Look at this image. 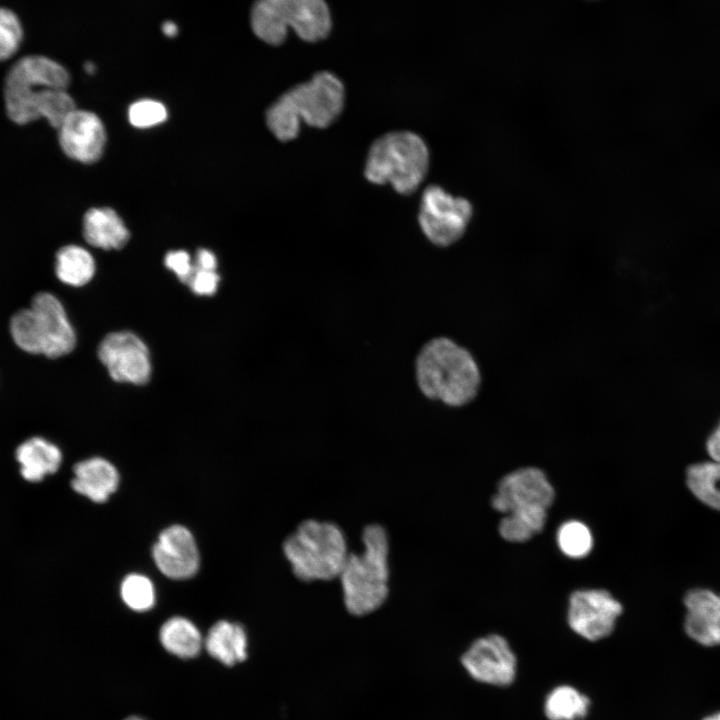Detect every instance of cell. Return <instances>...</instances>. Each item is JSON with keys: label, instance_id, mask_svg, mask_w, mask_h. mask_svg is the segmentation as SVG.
Segmentation results:
<instances>
[{"label": "cell", "instance_id": "17", "mask_svg": "<svg viewBox=\"0 0 720 720\" xmlns=\"http://www.w3.org/2000/svg\"><path fill=\"white\" fill-rule=\"evenodd\" d=\"M83 236L94 247L121 249L129 240V230L113 209L91 208L83 218Z\"/></svg>", "mask_w": 720, "mask_h": 720}, {"label": "cell", "instance_id": "16", "mask_svg": "<svg viewBox=\"0 0 720 720\" xmlns=\"http://www.w3.org/2000/svg\"><path fill=\"white\" fill-rule=\"evenodd\" d=\"M71 486L75 492L95 503H104L117 490L120 477L112 463L102 457L78 462L73 468Z\"/></svg>", "mask_w": 720, "mask_h": 720}, {"label": "cell", "instance_id": "14", "mask_svg": "<svg viewBox=\"0 0 720 720\" xmlns=\"http://www.w3.org/2000/svg\"><path fill=\"white\" fill-rule=\"evenodd\" d=\"M152 557L159 571L174 580L193 577L200 565L194 536L182 525L169 526L160 533Z\"/></svg>", "mask_w": 720, "mask_h": 720}, {"label": "cell", "instance_id": "26", "mask_svg": "<svg viewBox=\"0 0 720 720\" xmlns=\"http://www.w3.org/2000/svg\"><path fill=\"white\" fill-rule=\"evenodd\" d=\"M684 630L692 640L702 646L720 645V616L718 615L686 613Z\"/></svg>", "mask_w": 720, "mask_h": 720}, {"label": "cell", "instance_id": "25", "mask_svg": "<svg viewBox=\"0 0 720 720\" xmlns=\"http://www.w3.org/2000/svg\"><path fill=\"white\" fill-rule=\"evenodd\" d=\"M123 602L136 612H145L155 603V588L152 581L142 574L127 575L120 586Z\"/></svg>", "mask_w": 720, "mask_h": 720}, {"label": "cell", "instance_id": "11", "mask_svg": "<svg viewBox=\"0 0 720 720\" xmlns=\"http://www.w3.org/2000/svg\"><path fill=\"white\" fill-rule=\"evenodd\" d=\"M461 664L475 681L492 686H511L517 677L518 661L508 640L496 633L474 640L461 656Z\"/></svg>", "mask_w": 720, "mask_h": 720}, {"label": "cell", "instance_id": "33", "mask_svg": "<svg viewBox=\"0 0 720 720\" xmlns=\"http://www.w3.org/2000/svg\"><path fill=\"white\" fill-rule=\"evenodd\" d=\"M162 32L167 37H175L178 32V27L175 23H173L171 21H167V22L163 23V25H162Z\"/></svg>", "mask_w": 720, "mask_h": 720}, {"label": "cell", "instance_id": "5", "mask_svg": "<svg viewBox=\"0 0 720 720\" xmlns=\"http://www.w3.org/2000/svg\"><path fill=\"white\" fill-rule=\"evenodd\" d=\"M429 166L430 154L425 141L414 132L396 130L381 135L371 144L364 176L373 184H390L397 193L410 195L425 180Z\"/></svg>", "mask_w": 720, "mask_h": 720}, {"label": "cell", "instance_id": "21", "mask_svg": "<svg viewBox=\"0 0 720 720\" xmlns=\"http://www.w3.org/2000/svg\"><path fill=\"white\" fill-rule=\"evenodd\" d=\"M685 483L698 501L720 512V462L707 459L689 465Z\"/></svg>", "mask_w": 720, "mask_h": 720}, {"label": "cell", "instance_id": "20", "mask_svg": "<svg viewBox=\"0 0 720 720\" xmlns=\"http://www.w3.org/2000/svg\"><path fill=\"white\" fill-rule=\"evenodd\" d=\"M591 708V700L570 684L553 687L545 696L543 712L547 720H583Z\"/></svg>", "mask_w": 720, "mask_h": 720}, {"label": "cell", "instance_id": "1", "mask_svg": "<svg viewBox=\"0 0 720 720\" xmlns=\"http://www.w3.org/2000/svg\"><path fill=\"white\" fill-rule=\"evenodd\" d=\"M413 375L423 398L450 409L472 405L484 384L483 369L475 353L447 335L431 337L419 347Z\"/></svg>", "mask_w": 720, "mask_h": 720}, {"label": "cell", "instance_id": "31", "mask_svg": "<svg viewBox=\"0 0 720 720\" xmlns=\"http://www.w3.org/2000/svg\"><path fill=\"white\" fill-rule=\"evenodd\" d=\"M705 451L708 459L720 462V419L706 437Z\"/></svg>", "mask_w": 720, "mask_h": 720}, {"label": "cell", "instance_id": "15", "mask_svg": "<svg viewBox=\"0 0 720 720\" xmlns=\"http://www.w3.org/2000/svg\"><path fill=\"white\" fill-rule=\"evenodd\" d=\"M57 130L59 144L71 159L90 164L101 158L106 143V132L101 119L96 114L76 108Z\"/></svg>", "mask_w": 720, "mask_h": 720}, {"label": "cell", "instance_id": "6", "mask_svg": "<svg viewBox=\"0 0 720 720\" xmlns=\"http://www.w3.org/2000/svg\"><path fill=\"white\" fill-rule=\"evenodd\" d=\"M283 553L297 579L315 582L338 579L350 552L336 523L309 519L286 538Z\"/></svg>", "mask_w": 720, "mask_h": 720}, {"label": "cell", "instance_id": "27", "mask_svg": "<svg viewBox=\"0 0 720 720\" xmlns=\"http://www.w3.org/2000/svg\"><path fill=\"white\" fill-rule=\"evenodd\" d=\"M23 26L17 14L0 7V61L11 58L23 41Z\"/></svg>", "mask_w": 720, "mask_h": 720}, {"label": "cell", "instance_id": "22", "mask_svg": "<svg viewBox=\"0 0 720 720\" xmlns=\"http://www.w3.org/2000/svg\"><path fill=\"white\" fill-rule=\"evenodd\" d=\"M159 638L169 653L184 659L197 656L203 645L195 624L180 616L172 617L162 625Z\"/></svg>", "mask_w": 720, "mask_h": 720}, {"label": "cell", "instance_id": "7", "mask_svg": "<svg viewBox=\"0 0 720 720\" xmlns=\"http://www.w3.org/2000/svg\"><path fill=\"white\" fill-rule=\"evenodd\" d=\"M15 344L25 352L57 358L70 353L76 335L60 300L53 294H36L31 306L16 312L10 321Z\"/></svg>", "mask_w": 720, "mask_h": 720}, {"label": "cell", "instance_id": "12", "mask_svg": "<svg viewBox=\"0 0 720 720\" xmlns=\"http://www.w3.org/2000/svg\"><path fill=\"white\" fill-rule=\"evenodd\" d=\"M622 612V604L609 591L579 589L569 596L567 621L574 633L595 642L613 633Z\"/></svg>", "mask_w": 720, "mask_h": 720}, {"label": "cell", "instance_id": "19", "mask_svg": "<svg viewBox=\"0 0 720 720\" xmlns=\"http://www.w3.org/2000/svg\"><path fill=\"white\" fill-rule=\"evenodd\" d=\"M203 643L207 652L222 664L232 666L247 658L248 638L240 624L216 622Z\"/></svg>", "mask_w": 720, "mask_h": 720}, {"label": "cell", "instance_id": "13", "mask_svg": "<svg viewBox=\"0 0 720 720\" xmlns=\"http://www.w3.org/2000/svg\"><path fill=\"white\" fill-rule=\"evenodd\" d=\"M98 357L117 382L142 385L150 378L149 350L132 332L117 331L106 335L98 347Z\"/></svg>", "mask_w": 720, "mask_h": 720}, {"label": "cell", "instance_id": "35", "mask_svg": "<svg viewBox=\"0 0 720 720\" xmlns=\"http://www.w3.org/2000/svg\"><path fill=\"white\" fill-rule=\"evenodd\" d=\"M703 720H720V712L707 716Z\"/></svg>", "mask_w": 720, "mask_h": 720}, {"label": "cell", "instance_id": "3", "mask_svg": "<svg viewBox=\"0 0 720 720\" xmlns=\"http://www.w3.org/2000/svg\"><path fill=\"white\" fill-rule=\"evenodd\" d=\"M344 103L341 80L330 72H318L278 97L266 111V124L279 141H291L299 135L302 123L319 129L331 126Z\"/></svg>", "mask_w": 720, "mask_h": 720}, {"label": "cell", "instance_id": "18", "mask_svg": "<svg viewBox=\"0 0 720 720\" xmlns=\"http://www.w3.org/2000/svg\"><path fill=\"white\" fill-rule=\"evenodd\" d=\"M22 477L30 482H39L55 473L61 465L62 453L53 443L42 437H32L16 450Z\"/></svg>", "mask_w": 720, "mask_h": 720}, {"label": "cell", "instance_id": "36", "mask_svg": "<svg viewBox=\"0 0 720 720\" xmlns=\"http://www.w3.org/2000/svg\"><path fill=\"white\" fill-rule=\"evenodd\" d=\"M124 720H145V719H143L139 716H129V717L125 718Z\"/></svg>", "mask_w": 720, "mask_h": 720}, {"label": "cell", "instance_id": "8", "mask_svg": "<svg viewBox=\"0 0 720 720\" xmlns=\"http://www.w3.org/2000/svg\"><path fill=\"white\" fill-rule=\"evenodd\" d=\"M255 35L270 45H280L292 29L309 42L325 38L331 17L324 0H256L251 9Z\"/></svg>", "mask_w": 720, "mask_h": 720}, {"label": "cell", "instance_id": "30", "mask_svg": "<svg viewBox=\"0 0 720 720\" xmlns=\"http://www.w3.org/2000/svg\"><path fill=\"white\" fill-rule=\"evenodd\" d=\"M165 266L173 271L183 283H188L194 271L190 255L184 250L170 251L164 259Z\"/></svg>", "mask_w": 720, "mask_h": 720}, {"label": "cell", "instance_id": "28", "mask_svg": "<svg viewBox=\"0 0 720 720\" xmlns=\"http://www.w3.org/2000/svg\"><path fill=\"white\" fill-rule=\"evenodd\" d=\"M167 116L166 107L152 99L136 101L128 109L129 122L137 128H149L161 124Z\"/></svg>", "mask_w": 720, "mask_h": 720}, {"label": "cell", "instance_id": "2", "mask_svg": "<svg viewBox=\"0 0 720 720\" xmlns=\"http://www.w3.org/2000/svg\"><path fill=\"white\" fill-rule=\"evenodd\" d=\"M68 71L60 63L43 55H28L17 60L4 80V105L7 116L16 124L45 119L58 129L76 109L66 91Z\"/></svg>", "mask_w": 720, "mask_h": 720}, {"label": "cell", "instance_id": "32", "mask_svg": "<svg viewBox=\"0 0 720 720\" xmlns=\"http://www.w3.org/2000/svg\"><path fill=\"white\" fill-rule=\"evenodd\" d=\"M194 267L198 269L216 271V256L210 250L199 249L196 254Z\"/></svg>", "mask_w": 720, "mask_h": 720}, {"label": "cell", "instance_id": "24", "mask_svg": "<svg viewBox=\"0 0 720 720\" xmlns=\"http://www.w3.org/2000/svg\"><path fill=\"white\" fill-rule=\"evenodd\" d=\"M556 542L565 556L582 559L592 550L593 536L585 523L579 520H568L558 528Z\"/></svg>", "mask_w": 720, "mask_h": 720}, {"label": "cell", "instance_id": "4", "mask_svg": "<svg viewBox=\"0 0 720 720\" xmlns=\"http://www.w3.org/2000/svg\"><path fill=\"white\" fill-rule=\"evenodd\" d=\"M362 549L350 552L338 577L343 603L353 616L379 609L389 594V537L379 524L362 532Z\"/></svg>", "mask_w": 720, "mask_h": 720}, {"label": "cell", "instance_id": "29", "mask_svg": "<svg viewBox=\"0 0 720 720\" xmlns=\"http://www.w3.org/2000/svg\"><path fill=\"white\" fill-rule=\"evenodd\" d=\"M220 277L216 271L198 269L194 267V271L188 285L193 293L197 295L210 296L217 291Z\"/></svg>", "mask_w": 720, "mask_h": 720}, {"label": "cell", "instance_id": "34", "mask_svg": "<svg viewBox=\"0 0 720 720\" xmlns=\"http://www.w3.org/2000/svg\"><path fill=\"white\" fill-rule=\"evenodd\" d=\"M96 67L93 63L88 62L85 64V71L89 74L93 73L95 71Z\"/></svg>", "mask_w": 720, "mask_h": 720}, {"label": "cell", "instance_id": "23", "mask_svg": "<svg viewBox=\"0 0 720 720\" xmlns=\"http://www.w3.org/2000/svg\"><path fill=\"white\" fill-rule=\"evenodd\" d=\"M95 273V261L88 250L77 245L62 247L56 255V275L70 286L87 284Z\"/></svg>", "mask_w": 720, "mask_h": 720}, {"label": "cell", "instance_id": "10", "mask_svg": "<svg viewBox=\"0 0 720 720\" xmlns=\"http://www.w3.org/2000/svg\"><path fill=\"white\" fill-rule=\"evenodd\" d=\"M473 216L472 204L438 185H429L421 195L419 226L434 246L448 248L464 236Z\"/></svg>", "mask_w": 720, "mask_h": 720}, {"label": "cell", "instance_id": "9", "mask_svg": "<svg viewBox=\"0 0 720 720\" xmlns=\"http://www.w3.org/2000/svg\"><path fill=\"white\" fill-rule=\"evenodd\" d=\"M554 498L555 491L546 472L538 466L525 465L500 478L491 506L540 533Z\"/></svg>", "mask_w": 720, "mask_h": 720}]
</instances>
